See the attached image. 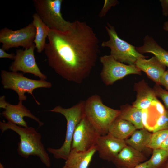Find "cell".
<instances>
[{"label":"cell","instance_id":"d6a6232c","mask_svg":"<svg viewBox=\"0 0 168 168\" xmlns=\"http://www.w3.org/2000/svg\"><path fill=\"white\" fill-rule=\"evenodd\" d=\"M116 168H127L125 167H116ZM132 168H147L146 161L137 166Z\"/></svg>","mask_w":168,"mask_h":168},{"label":"cell","instance_id":"5b68a950","mask_svg":"<svg viewBox=\"0 0 168 168\" xmlns=\"http://www.w3.org/2000/svg\"><path fill=\"white\" fill-rule=\"evenodd\" d=\"M105 27L109 39L103 41L101 46L110 48V55L116 60L127 65H135L138 59L148 57L139 53L135 46L120 38L114 26L107 23Z\"/></svg>","mask_w":168,"mask_h":168},{"label":"cell","instance_id":"f1b7e54d","mask_svg":"<svg viewBox=\"0 0 168 168\" xmlns=\"http://www.w3.org/2000/svg\"><path fill=\"white\" fill-rule=\"evenodd\" d=\"M15 57V54L13 53H8L2 48H0V58H6L10 59H14Z\"/></svg>","mask_w":168,"mask_h":168},{"label":"cell","instance_id":"ba28073f","mask_svg":"<svg viewBox=\"0 0 168 168\" xmlns=\"http://www.w3.org/2000/svg\"><path fill=\"white\" fill-rule=\"evenodd\" d=\"M100 59L102 65L100 77L105 85H112L129 74L141 75V71L135 65H129L120 62L110 54L101 56Z\"/></svg>","mask_w":168,"mask_h":168},{"label":"cell","instance_id":"e575fe53","mask_svg":"<svg viewBox=\"0 0 168 168\" xmlns=\"http://www.w3.org/2000/svg\"><path fill=\"white\" fill-rule=\"evenodd\" d=\"M163 168H168V159Z\"/></svg>","mask_w":168,"mask_h":168},{"label":"cell","instance_id":"83f0119b","mask_svg":"<svg viewBox=\"0 0 168 168\" xmlns=\"http://www.w3.org/2000/svg\"><path fill=\"white\" fill-rule=\"evenodd\" d=\"M159 85L163 86L168 90V69L165 71L160 80Z\"/></svg>","mask_w":168,"mask_h":168},{"label":"cell","instance_id":"4316f807","mask_svg":"<svg viewBox=\"0 0 168 168\" xmlns=\"http://www.w3.org/2000/svg\"><path fill=\"white\" fill-rule=\"evenodd\" d=\"M118 2L116 0H105L102 9L100 11L99 16L100 18L104 16L111 7L118 4Z\"/></svg>","mask_w":168,"mask_h":168},{"label":"cell","instance_id":"5bb4252c","mask_svg":"<svg viewBox=\"0 0 168 168\" xmlns=\"http://www.w3.org/2000/svg\"><path fill=\"white\" fill-rule=\"evenodd\" d=\"M147 160L142 152L127 145L111 161L116 167L132 168Z\"/></svg>","mask_w":168,"mask_h":168},{"label":"cell","instance_id":"9a60e30c","mask_svg":"<svg viewBox=\"0 0 168 168\" xmlns=\"http://www.w3.org/2000/svg\"><path fill=\"white\" fill-rule=\"evenodd\" d=\"M135 65L141 71L145 72L150 79L158 85L166 71V66L155 56L148 59L140 58L136 61Z\"/></svg>","mask_w":168,"mask_h":168},{"label":"cell","instance_id":"44dd1931","mask_svg":"<svg viewBox=\"0 0 168 168\" xmlns=\"http://www.w3.org/2000/svg\"><path fill=\"white\" fill-rule=\"evenodd\" d=\"M32 23L35 27L36 33L34 41L37 52L40 53L44 50L46 44V38L48 37L49 28L43 22L37 13L33 16Z\"/></svg>","mask_w":168,"mask_h":168},{"label":"cell","instance_id":"9c48e42d","mask_svg":"<svg viewBox=\"0 0 168 168\" xmlns=\"http://www.w3.org/2000/svg\"><path fill=\"white\" fill-rule=\"evenodd\" d=\"M36 33L35 27L32 23L16 30L7 27L2 29L0 31L2 48L5 50L19 47L28 49L34 44Z\"/></svg>","mask_w":168,"mask_h":168},{"label":"cell","instance_id":"7a4b0ae2","mask_svg":"<svg viewBox=\"0 0 168 168\" xmlns=\"http://www.w3.org/2000/svg\"><path fill=\"white\" fill-rule=\"evenodd\" d=\"M0 129L2 133L9 129L19 136L17 151L21 156L27 159L30 156H36L46 167H50V159L42 143L41 135L34 128L21 127L9 121H0Z\"/></svg>","mask_w":168,"mask_h":168},{"label":"cell","instance_id":"d590c367","mask_svg":"<svg viewBox=\"0 0 168 168\" xmlns=\"http://www.w3.org/2000/svg\"><path fill=\"white\" fill-rule=\"evenodd\" d=\"M0 168H5L3 165L1 163H0Z\"/></svg>","mask_w":168,"mask_h":168},{"label":"cell","instance_id":"603a6c76","mask_svg":"<svg viewBox=\"0 0 168 168\" xmlns=\"http://www.w3.org/2000/svg\"><path fill=\"white\" fill-rule=\"evenodd\" d=\"M168 159V151L159 148L153 150L151 157L146 161L147 168H163Z\"/></svg>","mask_w":168,"mask_h":168},{"label":"cell","instance_id":"277c9868","mask_svg":"<svg viewBox=\"0 0 168 168\" xmlns=\"http://www.w3.org/2000/svg\"><path fill=\"white\" fill-rule=\"evenodd\" d=\"M85 101L81 100L72 107L65 108L57 106L49 111L60 113L65 118L67 122V129L65 140L59 148L51 147L47 148V151L56 159H62L66 161L71 151V145L73 135L77 125L84 116Z\"/></svg>","mask_w":168,"mask_h":168},{"label":"cell","instance_id":"836d02e7","mask_svg":"<svg viewBox=\"0 0 168 168\" xmlns=\"http://www.w3.org/2000/svg\"><path fill=\"white\" fill-rule=\"evenodd\" d=\"M164 29L165 30L168 31V22H166L164 24Z\"/></svg>","mask_w":168,"mask_h":168},{"label":"cell","instance_id":"4dcf8cb0","mask_svg":"<svg viewBox=\"0 0 168 168\" xmlns=\"http://www.w3.org/2000/svg\"><path fill=\"white\" fill-rule=\"evenodd\" d=\"M9 103L6 101L5 96L0 97V107L5 109Z\"/></svg>","mask_w":168,"mask_h":168},{"label":"cell","instance_id":"ac0fdd59","mask_svg":"<svg viewBox=\"0 0 168 168\" xmlns=\"http://www.w3.org/2000/svg\"><path fill=\"white\" fill-rule=\"evenodd\" d=\"M136 48L142 54L147 53L153 54L166 67L168 68V52L159 46L152 37L146 36L144 39L143 44Z\"/></svg>","mask_w":168,"mask_h":168},{"label":"cell","instance_id":"d4e9b609","mask_svg":"<svg viewBox=\"0 0 168 168\" xmlns=\"http://www.w3.org/2000/svg\"><path fill=\"white\" fill-rule=\"evenodd\" d=\"M168 130V109L165 108L164 113L159 118L154 126L152 132Z\"/></svg>","mask_w":168,"mask_h":168},{"label":"cell","instance_id":"8992f818","mask_svg":"<svg viewBox=\"0 0 168 168\" xmlns=\"http://www.w3.org/2000/svg\"><path fill=\"white\" fill-rule=\"evenodd\" d=\"M1 83L4 89H11L17 93L19 101L26 100V92L33 96V91L38 88H49L52 84L45 80H36L25 77L22 73L9 72L5 70L1 71Z\"/></svg>","mask_w":168,"mask_h":168},{"label":"cell","instance_id":"30bf717a","mask_svg":"<svg viewBox=\"0 0 168 168\" xmlns=\"http://www.w3.org/2000/svg\"><path fill=\"white\" fill-rule=\"evenodd\" d=\"M100 135L84 115L75 128L71 150L79 152L88 151L96 145Z\"/></svg>","mask_w":168,"mask_h":168},{"label":"cell","instance_id":"e0dca14e","mask_svg":"<svg viewBox=\"0 0 168 168\" xmlns=\"http://www.w3.org/2000/svg\"><path fill=\"white\" fill-rule=\"evenodd\" d=\"M97 150L96 145L85 152L71 150L62 168H88Z\"/></svg>","mask_w":168,"mask_h":168},{"label":"cell","instance_id":"d6986e66","mask_svg":"<svg viewBox=\"0 0 168 168\" xmlns=\"http://www.w3.org/2000/svg\"><path fill=\"white\" fill-rule=\"evenodd\" d=\"M136 129L130 122L117 117L109 126L108 133L117 138L125 140Z\"/></svg>","mask_w":168,"mask_h":168},{"label":"cell","instance_id":"52a82bcc","mask_svg":"<svg viewBox=\"0 0 168 168\" xmlns=\"http://www.w3.org/2000/svg\"><path fill=\"white\" fill-rule=\"evenodd\" d=\"M62 0H34V7L43 22L49 29L61 31L69 30L72 22L67 21L61 12Z\"/></svg>","mask_w":168,"mask_h":168},{"label":"cell","instance_id":"4fadbf2b","mask_svg":"<svg viewBox=\"0 0 168 168\" xmlns=\"http://www.w3.org/2000/svg\"><path fill=\"white\" fill-rule=\"evenodd\" d=\"M2 116L8 121L18 126L27 127V123L24 117H28L36 121L40 127L44 124L39 118L35 116L22 104V101H19L17 104L13 105L9 103L2 113Z\"/></svg>","mask_w":168,"mask_h":168},{"label":"cell","instance_id":"ffe728a7","mask_svg":"<svg viewBox=\"0 0 168 168\" xmlns=\"http://www.w3.org/2000/svg\"><path fill=\"white\" fill-rule=\"evenodd\" d=\"M120 113L118 117L128 121L137 129L144 128L142 120V110L126 104L120 106Z\"/></svg>","mask_w":168,"mask_h":168},{"label":"cell","instance_id":"484cf974","mask_svg":"<svg viewBox=\"0 0 168 168\" xmlns=\"http://www.w3.org/2000/svg\"><path fill=\"white\" fill-rule=\"evenodd\" d=\"M153 89L156 97L160 98L163 101L165 108L168 109V91L163 89L160 85L156 84Z\"/></svg>","mask_w":168,"mask_h":168},{"label":"cell","instance_id":"7c38bea8","mask_svg":"<svg viewBox=\"0 0 168 168\" xmlns=\"http://www.w3.org/2000/svg\"><path fill=\"white\" fill-rule=\"evenodd\" d=\"M96 145L99 157L109 161H111L127 145L125 140L117 138L109 133L100 135Z\"/></svg>","mask_w":168,"mask_h":168},{"label":"cell","instance_id":"1f68e13d","mask_svg":"<svg viewBox=\"0 0 168 168\" xmlns=\"http://www.w3.org/2000/svg\"><path fill=\"white\" fill-rule=\"evenodd\" d=\"M160 148L168 151V135L161 145Z\"/></svg>","mask_w":168,"mask_h":168},{"label":"cell","instance_id":"cb8c5ba5","mask_svg":"<svg viewBox=\"0 0 168 168\" xmlns=\"http://www.w3.org/2000/svg\"><path fill=\"white\" fill-rule=\"evenodd\" d=\"M168 135V130L156 131L152 133L147 147L152 150L160 148Z\"/></svg>","mask_w":168,"mask_h":168},{"label":"cell","instance_id":"8d00e7d4","mask_svg":"<svg viewBox=\"0 0 168 168\" xmlns=\"http://www.w3.org/2000/svg\"><path fill=\"white\" fill-rule=\"evenodd\" d=\"M105 168V167H101V168Z\"/></svg>","mask_w":168,"mask_h":168},{"label":"cell","instance_id":"2e32d148","mask_svg":"<svg viewBox=\"0 0 168 168\" xmlns=\"http://www.w3.org/2000/svg\"><path fill=\"white\" fill-rule=\"evenodd\" d=\"M134 87L137 95L132 105L141 110L148 108L152 102L157 98L153 88L149 86L144 79L135 83Z\"/></svg>","mask_w":168,"mask_h":168},{"label":"cell","instance_id":"6da1fadb","mask_svg":"<svg viewBox=\"0 0 168 168\" xmlns=\"http://www.w3.org/2000/svg\"><path fill=\"white\" fill-rule=\"evenodd\" d=\"M47 39L44 53L57 74L78 84L89 76L100 52L98 38L91 26L76 20L66 31L49 28Z\"/></svg>","mask_w":168,"mask_h":168},{"label":"cell","instance_id":"3957f363","mask_svg":"<svg viewBox=\"0 0 168 168\" xmlns=\"http://www.w3.org/2000/svg\"><path fill=\"white\" fill-rule=\"evenodd\" d=\"M120 113L119 110L105 105L98 94L91 96L85 101V116L100 135L108 133L109 126L118 117Z\"/></svg>","mask_w":168,"mask_h":168},{"label":"cell","instance_id":"f546056e","mask_svg":"<svg viewBox=\"0 0 168 168\" xmlns=\"http://www.w3.org/2000/svg\"><path fill=\"white\" fill-rule=\"evenodd\" d=\"M160 1L162 8V14L164 16H167L168 15V0H161Z\"/></svg>","mask_w":168,"mask_h":168},{"label":"cell","instance_id":"8fae6325","mask_svg":"<svg viewBox=\"0 0 168 168\" xmlns=\"http://www.w3.org/2000/svg\"><path fill=\"white\" fill-rule=\"evenodd\" d=\"M35 48L34 44L24 50L17 49L14 61L9 67L10 71L16 72L21 71L24 74H33L40 79L46 80L47 76L41 72L36 63L34 53Z\"/></svg>","mask_w":168,"mask_h":168},{"label":"cell","instance_id":"7402d4cb","mask_svg":"<svg viewBox=\"0 0 168 168\" xmlns=\"http://www.w3.org/2000/svg\"><path fill=\"white\" fill-rule=\"evenodd\" d=\"M152 135V133L144 128L136 129L129 138L125 140L127 145L142 152L148 148L147 146Z\"/></svg>","mask_w":168,"mask_h":168}]
</instances>
